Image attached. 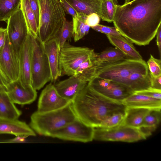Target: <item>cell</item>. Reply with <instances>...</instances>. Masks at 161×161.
<instances>
[{
	"label": "cell",
	"mask_w": 161,
	"mask_h": 161,
	"mask_svg": "<svg viewBox=\"0 0 161 161\" xmlns=\"http://www.w3.org/2000/svg\"><path fill=\"white\" fill-rule=\"evenodd\" d=\"M113 22L130 42L139 46L148 45L161 25V0H132L116 5Z\"/></svg>",
	"instance_id": "obj_1"
},
{
	"label": "cell",
	"mask_w": 161,
	"mask_h": 161,
	"mask_svg": "<svg viewBox=\"0 0 161 161\" xmlns=\"http://www.w3.org/2000/svg\"><path fill=\"white\" fill-rule=\"evenodd\" d=\"M72 102L62 97L54 85L50 83L42 91L39 98L37 111L45 112L62 108Z\"/></svg>",
	"instance_id": "obj_13"
},
{
	"label": "cell",
	"mask_w": 161,
	"mask_h": 161,
	"mask_svg": "<svg viewBox=\"0 0 161 161\" xmlns=\"http://www.w3.org/2000/svg\"><path fill=\"white\" fill-rule=\"evenodd\" d=\"M130 0H125L124 3H126L130 1Z\"/></svg>",
	"instance_id": "obj_45"
},
{
	"label": "cell",
	"mask_w": 161,
	"mask_h": 161,
	"mask_svg": "<svg viewBox=\"0 0 161 161\" xmlns=\"http://www.w3.org/2000/svg\"><path fill=\"white\" fill-rule=\"evenodd\" d=\"M94 53L93 49L74 46L66 42L60 49V64L62 74L71 76L74 75L79 66Z\"/></svg>",
	"instance_id": "obj_7"
},
{
	"label": "cell",
	"mask_w": 161,
	"mask_h": 161,
	"mask_svg": "<svg viewBox=\"0 0 161 161\" xmlns=\"http://www.w3.org/2000/svg\"><path fill=\"white\" fill-rule=\"evenodd\" d=\"M31 37V85L39 90L51 80V70L42 44L37 39Z\"/></svg>",
	"instance_id": "obj_6"
},
{
	"label": "cell",
	"mask_w": 161,
	"mask_h": 161,
	"mask_svg": "<svg viewBox=\"0 0 161 161\" xmlns=\"http://www.w3.org/2000/svg\"><path fill=\"white\" fill-rule=\"evenodd\" d=\"M21 114L10 100L6 91L0 90V117L18 119Z\"/></svg>",
	"instance_id": "obj_24"
},
{
	"label": "cell",
	"mask_w": 161,
	"mask_h": 161,
	"mask_svg": "<svg viewBox=\"0 0 161 161\" xmlns=\"http://www.w3.org/2000/svg\"><path fill=\"white\" fill-rule=\"evenodd\" d=\"M31 36L28 34L19 51V80L22 86H32L31 72Z\"/></svg>",
	"instance_id": "obj_14"
},
{
	"label": "cell",
	"mask_w": 161,
	"mask_h": 161,
	"mask_svg": "<svg viewBox=\"0 0 161 161\" xmlns=\"http://www.w3.org/2000/svg\"><path fill=\"white\" fill-rule=\"evenodd\" d=\"M73 37L72 21H69L65 19L64 24L55 38L60 49L64 44L71 40Z\"/></svg>",
	"instance_id": "obj_30"
},
{
	"label": "cell",
	"mask_w": 161,
	"mask_h": 161,
	"mask_svg": "<svg viewBox=\"0 0 161 161\" xmlns=\"http://www.w3.org/2000/svg\"><path fill=\"white\" fill-rule=\"evenodd\" d=\"M78 12L88 15L93 13H97L101 17V0H65Z\"/></svg>",
	"instance_id": "obj_25"
},
{
	"label": "cell",
	"mask_w": 161,
	"mask_h": 161,
	"mask_svg": "<svg viewBox=\"0 0 161 161\" xmlns=\"http://www.w3.org/2000/svg\"><path fill=\"white\" fill-rule=\"evenodd\" d=\"M0 66L10 82L19 79V55L9 42L8 36L4 47L0 53Z\"/></svg>",
	"instance_id": "obj_12"
},
{
	"label": "cell",
	"mask_w": 161,
	"mask_h": 161,
	"mask_svg": "<svg viewBox=\"0 0 161 161\" xmlns=\"http://www.w3.org/2000/svg\"><path fill=\"white\" fill-rule=\"evenodd\" d=\"M39 9L38 39L42 44L54 38L66 19L60 0H37Z\"/></svg>",
	"instance_id": "obj_3"
},
{
	"label": "cell",
	"mask_w": 161,
	"mask_h": 161,
	"mask_svg": "<svg viewBox=\"0 0 161 161\" xmlns=\"http://www.w3.org/2000/svg\"><path fill=\"white\" fill-rule=\"evenodd\" d=\"M134 92L144 95L156 99L161 100V90L151 87L147 90Z\"/></svg>",
	"instance_id": "obj_35"
},
{
	"label": "cell",
	"mask_w": 161,
	"mask_h": 161,
	"mask_svg": "<svg viewBox=\"0 0 161 161\" xmlns=\"http://www.w3.org/2000/svg\"><path fill=\"white\" fill-rule=\"evenodd\" d=\"M71 103L55 110L45 112L36 111L31 116L29 126L35 133L51 137L55 131L73 122L77 118Z\"/></svg>",
	"instance_id": "obj_4"
},
{
	"label": "cell",
	"mask_w": 161,
	"mask_h": 161,
	"mask_svg": "<svg viewBox=\"0 0 161 161\" xmlns=\"http://www.w3.org/2000/svg\"><path fill=\"white\" fill-rule=\"evenodd\" d=\"M114 3L116 4H118V3L117 0H113Z\"/></svg>",
	"instance_id": "obj_44"
},
{
	"label": "cell",
	"mask_w": 161,
	"mask_h": 161,
	"mask_svg": "<svg viewBox=\"0 0 161 161\" xmlns=\"http://www.w3.org/2000/svg\"><path fill=\"white\" fill-rule=\"evenodd\" d=\"M87 85L94 91L107 97L122 102L133 93L125 85L96 76L88 82Z\"/></svg>",
	"instance_id": "obj_10"
},
{
	"label": "cell",
	"mask_w": 161,
	"mask_h": 161,
	"mask_svg": "<svg viewBox=\"0 0 161 161\" xmlns=\"http://www.w3.org/2000/svg\"><path fill=\"white\" fill-rule=\"evenodd\" d=\"M161 118V109H151L138 129L147 138L156 130L160 123Z\"/></svg>",
	"instance_id": "obj_22"
},
{
	"label": "cell",
	"mask_w": 161,
	"mask_h": 161,
	"mask_svg": "<svg viewBox=\"0 0 161 161\" xmlns=\"http://www.w3.org/2000/svg\"><path fill=\"white\" fill-rule=\"evenodd\" d=\"M156 42L158 47L160 57L161 56V25H160L157 32L156 34Z\"/></svg>",
	"instance_id": "obj_43"
},
{
	"label": "cell",
	"mask_w": 161,
	"mask_h": 161,
	"mask_svg": "<svg viewBox=\"0 0 161 161\" xmlns=\"http://www.w3.org/2000/svg\"><path fill=\"white\" fill-rule=\"evenodd\" d=\"M42 44L50 66L51 81H54L62 74L60 64V48L55 38L50 40Z\"/></svg>",
	"instance_id": "obj_17"
},
{
	"label": "cell",
	"mask_w": 161,
	"mask_h": 161,
	"mask_svg": "<svg viewBox=\"0 0 161 161\" xmlns=\"http://www.w3.org/2000/svg\"><path fill=\"white\" fill-rule=\"evenodd\" d=\"M91 57L79 66L74 75L87 83L95 76L97 68Z\"/></svg>",
	"instance_id": "obj_28"
},
{
	"label": "cell",
	"mask_w": 161,
	"mask_h": 161,
	"mask_svg": "<svg viewBox=\"0 0 161 161\" xmlns=\"http://www.w3.org/2000/svg\"><path fill=\"white\" fill-rule=\"evenodd\" d=\"M150 75L151 87L158 90H161V76L154 77Z\"/></svg>",
	"instance_id": "obj_41"
},
{
	"label": "cell",
	"mask_w": 161,
	"mask_h": 161,
	"mask_svg": "<svg viewBox=\"0 0 161 161\" xmlns=\"http://www.w3.org/2000/svg\"><path fill=\"white\" fill-rule=\"evenodd\" d=\"M31 8L35 15L38 28L39 21V9L37 0H29Z\"/></svg>",
	"instance_id": "obj_37"
},
{
	"label": "cell",
	"mask_w": 161,
	"mask_h": 161,
	"mask_svg": "<svg viewBox=\"0 0 161 161\" xmlns=\"http://www.w3.org/2000/svg\"><path fill=\"white\" fill-rule=\"evenodd\" d=\"M76 116L93 128L115 113H125L126 107L122 102L112 99L96 92L87 85L72 102Z\"/></svg>",
	"instance_id": "obj_2"
},
{
	"label": "cell",
	"mask_w": 161,
	"mask_h": 161,
	"mask_svg": "<svg viewBox=\"0 0 161 161\" xmlns=\"http://www.w3.org/2000/svg\"><path fill=\"white\" fill-rule=\"evenodd\" d=\"M150 110L145 108L126 107L123 124L138 128Z\"/></svg>",
	"instance_id": "obj_23"
},
{
	"label": "cell",
	"mask_w": 161,
	"mask_h": 161,
	"mask_svg": "<svg viewBox=\"0 0 161 161\" xmlns=\"http://www.w3.org/2000/svg\"><path fill=\"white\" fill-rule=\"evenodd\" d=\"M148 69L147 63L143 59L129 58L97 66L95 76L109 80L126 86L128 79L132 73Z\"/></svg>",
	"instance_id": "obj_5"
},
{
	"label": "cell",
	"mask_w": 161,
	"mask_h": 161,
	"mask_svg": "<svg viewBox=\"0 0 161 161\" xmlns=\"http://www.w3.org/2000/svg\"><path fill=\"white\" fill-rule=\"evenodd\" d=\"M138 128L123 123L114 127L94 128L93 140L133 142L146 139Z\"/></svg>",
	"instance_id": "obj_8"
},
{
	"label": "cell",
	"mask_w": 161,
	"mask_h": 161,
	"mask_svg": "<svg viewBox=\"0 0 161 161\" xmlns=\"http://www.w3.org/2000/svg\"><path fill=\"white\" fill-rule=\"evenodd\" d=\"M21 0H0V21L7 20L21 6Z\"/></svg>",
	"instance_id": "obj_29"
},
{
	"label": "cell",
	"mask_w": 161,
	"mask_h": 161,
	"mask_svg": "<svg viewBox=\"0 0 161 161\" xmlns=\"http://www.w3.org/2000/svg\"><path fill=\"white\" fill-rule=\"evenodd\" d=\"M36 91L32 86L24 87L18 79L8 84L6 92L14 103L24 105L31 104L35 100Z\"/></svg>",
	"instance_id": "obj_15"
},
{
	"label": "cell",
	"mask_w": 161,
	"mask_h": 161,
	"mask_svg": "<svg viewBox=\"0 0 161 161\" xmlns=\"http://www.w3.org/2000/svg\"><path fill=\"white\" fill-rule=\"evenodd\" d=\"M91 28L97 31L106 35L115 36H122L120 32L114 27H110L98 24Z\"/></svg>",
	"instance_id": "obj_34"
},
{
	"label": "cell",
	"mask_w": 161,
	"mask_h": 161,
	"mask_svg": "<svg viewBox=\"0 0 161 161\" xmlns=\"http://www.w3.org/2000/svg\"><path fill=\"white\" fill-rule=\"evenodd\" d=\"M87 14L78 12L72 17L73 37L75 42L82 38L89 32L90 27L85 23Z\"/></svg>",
	"instance_id": "obj_27"
},
{
	"label": "cell",
	"mask_w": 161,
	"mask_h": 161,
	"mask_svg": "<svg viewBox=\"0 0 161 161\" xmlns=\"http://www.w3.org/2000/svg\"><path fill=\"white\" fill-rule=\"evenodd\" d=\"M7 36V29L0 28V53L4 47Z\"/></svg>",
	"instance_id": "obj_42"
},
{
	"label": "cell",
	"mask_w": 161,
	"mask_h": 161,
	"mask_svg": "<svg viewBox=\"0 0 161 161\" xmlns=\"http://www.w3.org/2000/svg\"><path fill=\"white\" fill-rule=\"evenodd\" d=\"M10 82L0 66V90L6 91Z\"/></svg>",
	"instance_id": "obj_39"
},
{
	"label": "cell",
	"mask_w": 161,
	"mask_h": 161,
	"mask_svg": "<svg viewBox=\"0 0 161 161\" xmlns=\"http://www.w3.org/2000/svg\"><path fill=\"white\" fill-rule=\"evenodd\" d=\"M147 64L150 75L154 77L161 76L160 59L156 58L152 55L150 54V58Z\"/></svg>",
	"instance_id": "obj_33"
},
{
	"label": "cell",
	"mask_w": 161,
	"mask_h": 161,
	"mask_svg": "<svg viewBox=\"0 0 161 161\" xmlns=\"http://www.w3.org/2000/svg\"><path fill=\"white\" fill-rule=\"evenodd\" d=\"M65 10L68 14L71 15L72 17H75L78 12L67 1L65 0H60Z\"/></svg>",
	"instance_id": "obj_38"
},
{
	"label": "cell",
	"mask_w": 161,
	"mask_h": 161,
	"mask_svg": "<svg viewBox=\"0 0 161 161\" xmlns=\"http://www.w3.org/2000/svg\"><path fill=\"white\" fill-rule=\"evenodd\" d=\"M8 39L18 54L28 34L25 19L20 8L7 20Z\"/></svg>",
	"instance_id": "obj_11"
},
{
	"label": "cell",
	"mask_w": 161,
	"mask_h": 161,
	"mask_svg": "<svg viewBox=\"0 0 161 161\" xmlns=\"http://www.w3.org/2000/svg\"><path fill=\"white\" fill-rule=\"evenodd\" d=\"M100 18L96 13H93L87 15L85 23L90 27H94L99 24Z\"/></svg>",
	"instance_id": "obj_36"
},
{
	"label": "cell",
	"mask_w": 161,
	"mask_h": 161,
	"mask_svg": "<svg viewBox=\"0 0 161 161\" xmlns=\"http://www.w3.org/2000/svg\"><path fill=\"white\" fill-rule=\"evenodd\" d=\"M126 107L161 109V100L134 92L122 101Z\"/></svg>",
	"instance_id": "obj_19"
},
{
	"label": "cell",
	"mask_w": 161,
	"mask_h": 161,
	"mask_svg": "<svg viewBox=\"0 0 161 161\" xmlns=\"http://www.w3.org/2000/svg\"><path fill=\"white\" fill-rule=\"evenodd\" d=\"M116 8V4L113 0H101V19L108 23L113 22Z\"/></svg>",
	"instance_id": "obj_31"
},
{
	"label": "cell",
	"mask_w": 161,
	"mask_h": 161,
	"mask_svg": "<svg viewBox=\"0 0 161 161\" xmlns=\"http://www.w3.org/2000/svg\"><path fill=\"white\" fill-rule=\"evenodd\" d=\"M125 113L119 112L114 114L105 119L99 126L103 128H110L117 126L123 123Z\"/></svg>",
	"instance_id": "obj_32"
},
{
	"label": "cell",
	"mask_w": 161,
	"mask_h": 161,
	"mask_svg": "<svg viewBox=\"0 0 161 161\" xmlns=\"http://www.w3.org/2000/svg\"><path fill=\"white\" fill-rule=\"evenodd\" d=\"M129 58L116 47H110L99 53L94 52L91 57L93 64L97 66L108 64Z\"/></svg>",
	"instance_id": "obj_20"
},
{
	"label": "cell",
	"mask_w": 161,
	"mask_h": 161,
	"mask_svg": "<svg viewBox=\"0 0 161 161\" xmlns=\"http://www.w3.org/2000/svg\"><path fill=\"white\" fill-rule=\"evenodd\" d=\"M9 134L16 136H35L36 133L25 122L18 119L0 117V134Z\"/></svg>",
	"instance_id": "obj_18"
},
{
	"label": "cell",
	"mask_w": 161,
	"mask_h": 161,
	"mask_svg": "<svg viewBox=\"0 0 161 161\" xmlns=\"http://www.w3.org/2000/svg\"><path fill=\"white\" fill-rule=\"evenodd\" d=\"M87 83L75 75L53 84L58 93L63 97L72 102Z\"/></svg>",
	"instance_id": "obj_16"
},
{
	"label": "cell",
	"mask_w": 161,
	"mask_h": 161,
	"mask_svg": "<svg viewBox=\"0 0 161 161\" xmlns=\"http://www.w3.org/2000/svg\"><path fill=\"white\" fill-rule=\"evenodd\" d=\"M25 136H18L12 139L0 140V143H23L25 142L26 138Z\"/></svg>",
	"instance_id": "obj_40"
},
{
	"label": "cell",
	"mask_w": 161,
	"mask_h": 161,
	"mask_svg": "<svg viewBox=\"0 0 161 161\" xmlns=\"http://www.w3.org/2000/svg\"><path fill=\"white\" fill-rule=\"evenodd\" d=\"M20 8L23 14L27 27L28 34L35 38L38 37V28L35 15L29 0H21Z\"/></svg>",
	"instance_id": "obj_26"
},
{
	"label": "cell",
	"mask_w": 161,
	"mask_h": 161,
	"mask_svg": "<svg viewBox=\"0 0 161 161\" xmlns=\"http://www.w3.org/2000/svg\"><path fill=\"white\" fill-rule=\"evenodd\" d=\"M110 42L130 58L142 60V57L132 42L123 36L106 35Z\"/></svg>",
	"instance_id": "obj_21"
},
{
	"label": "cell",
	"mask_w": 161,
	"mask_h": 161,
	"mask_svg": "<svg viewBox=\"0 0 161 161\" xmlns=\"http://www.w3.org/2000/svg\"><path fill=\"white\" fill-rule=\"evenodd\" d=\"M94 128L77 118L53 132L51 136L62 140L88 142L93 140Z\"/></svg>",
	"instance_id": "obj_9"
}]
</instances>
